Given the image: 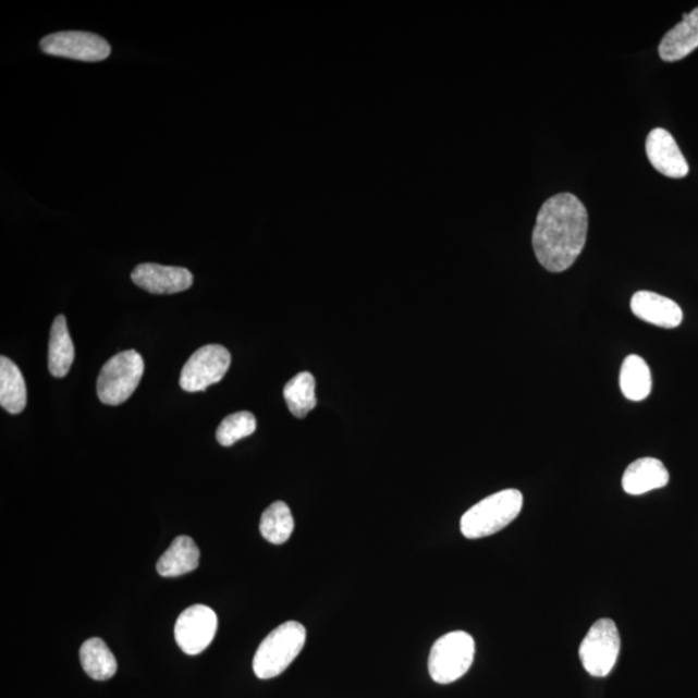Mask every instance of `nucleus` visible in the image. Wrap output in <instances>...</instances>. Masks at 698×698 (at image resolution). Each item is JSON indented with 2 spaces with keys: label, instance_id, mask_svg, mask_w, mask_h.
<instances>
[{
  "label": "nucleus",
  "instance_id": "f257e3e1",
  "mask_svg": "<svg viewBox=\"0 0 698 698\" xmlns=\"http://www.w3.org/2000/svg\"><path fill=\"white\" fill-rule=\"evenodd\" d=\"M589 212L572 193H559L539 209L534 236L536 258L549 272L570 269L586 245Z\"/></svg>",
  "mask_w": 698,
  "mask_h": 698
},
{
  "label": "nucleus",
  "instance_id": "f03ea898",
  "mask_svg": "<svg viewBox=\"0 0 698 698\" xmlns=\"http://www.w3.org/2000/svg\"><path fill=\"white\" fill-rule=\"evenodd\" d=\"M306 640V627L299 622L289 621L274 628L254 656L255 675L265 681L281 675L298 658Z\"/></svg>",
  "mask_w": 698,
  "mask_h": 698
},
{
  "label": "nucleus",
  "instance_id": "7ed1b4c3",
  "mask_svg": "<svg viewBox=\"0 0 698 698\" xmlns=\"http://www.w3.org/2000/svg\"><path fill=\"white\" fill-rule=\"evenodd\" d=\"M522 509L523 494L519 490L506 489L489 495L462 516V535L468 539L495 535L513 523Z\"/></svg>",
  "mask_w": 698,
  "mask_h": 698
},
{
  "label": "nucleus",
  "instance_id": "20e7f679",
  "mask_svg": "<svg viewBox=\"0 0 698 698\" xmlns=\"http://www.w3.org/2000/svg\"><path fill=\"white\" fill-rule=\"evenodd\" d=\"M475 659V640L468 633L453 632L434 641L428 658L433 682L451 684L466 675Z\"/></svg>",
  "mask_w": 698,
  "mask_h": 698
},
{
  "label": "nucleus",
  "instance_id": "39448f33",
  "mask_svg": "<svg viewBox=\"0 0 698 698\" xmlns=\"http://www.w3.org/2000/svg\"><path fill=\"white\" fill-rule=\"evenodd\" d=\"M144 375V359L136 351L130 350L109 358L98 378L99 400L107 405H121L127 401L140 384Z\"/></svg>",
  "mask_w": 698,
  "mask_h": 698
},
{
  "label": "nucleus",
  "instance_id": "423d86ee",
  "mask_svg": "<svg viewBox=\"0 0 698 698\" xmlns=\"http://www.w3.org/2000/svg\"><path fill=\"white\" fill-rule=\"evenodd\" d=\"M621 639L616 624L601 619L593 624L579 647V659L587 673L596 678L610 675L616 665Z\"/></svg>",
  "mask_w": 698,
  "mask_h": 698
},
{
  "label": "nucleus",
  "instance_id": "0eeeda50",
  "mask_svg": "<svg viewBox=\"0 0 698 698\" xmlns=\"http://www.w3.org/2000/svg\"><path fill=\"white\" fill-rule=\"evenodd\" d=\"M230 366L231 354L223 345H204L184 365L180 387L186 392L206 391L224 378Z\"/></svg>",
  "mask_w": 698,
  "mask_h": 698
},
{
  "label": "nucleus",
  "instance_id": "6e6552de",
  "mask_svg": "<svg viewBox=\"0 0 698 698\" xmlns=\"http://www.w3.org/2000/svg\"><path fill=\"white\" fill-rule=\"evenodd\" d=\"M40 48L51 57L86 62L106 60L112 47L98 34L87 32L53 33L40 40Z\"/></svg>",
  "mask_w": 698,
  "mask_h": 698
},
{
  "label": "nucleus",
  "instance_id": "1a4fd4ad",
  "mask_svg": "<svg viewBox=\"0 0 698 698\" xmlns=\"http://www.w3.org/2000/svg\"><path fill=\"white\" fill-rule=\"evenodd\" d=\"M217 630V613L207 605H192L176 621L175 640L184 653L196 656L211 645Z\"/></svg>",
  "mask_w": 698,
  "mask_h": 698
},
{
  "label": "nucleus",
  "instance_id": "9d476101",
  "mask_svg": "<svg viewBox=\"0 0 698 698\" xmlns=\"http://www.w3.org/2000/svg\"><path fill=\"white\" fill-rule=\"evenodd\" d=\"M136 286L150 294L170 295L185 292L193 285V274L183 267H166L155 262L137 266L131 274Z\"/></svg>",
  "mask_w": 698,
  "mask_h": 698
},
{
  "label": "nucleus",
  "instance_id": "9b49d317",
  "mask_svg": "<svg viewBox=\"0 0 698 698\" xmlns=\"http://www.w3.org/2000/svg\"><path fill=\"white\" fill-rule=\"evenodd\" d=\"M646 151L649 162L660 174L673 179L686 177L689 166L679 145L665 128H654L647 136Z\"/></svg>",
  "mask_w": 698,
  "mask_h": 698
},
{
  "label": "nucleus",
  "instance_id": "f8f14e48",
  "mask_svg": "<svg viewBox=\"0 0 698 698\" xmlns=\"http://www.w3.org/2000/svg\"><path fill=\"white\" fill-rule=\"evenodd\" d=\"M630 306L638 319L656 327L674 329L683 321V310L678 303L646 290L633 295Z\"/></svg>",
  "mask_w": 698,
  "mask_h": 698
},
{
  "label": "nucleus",
  "instance_id": "ddd939ff",
  "mask_svg": "<svg viewBox=\"0 0 698 698\" xmlns=\"http://www.w3.org/2000/svg\"><path fill=\"white\" fill-rule=\"evenodd\" d=\"M670 475L663 463L656 458H640L626 468L622 488L630 495H641L668 486Z\"/></svg>",
  "mask_w": 698,
  "mask_h": 698
},
{
  "label": "nucleus",
  "instance_id": "4468645a",
  "mask_svg": "<svg viewBox=\"0 0 698 698\" xmlns=\"http://www.w3.org/2000/svg\"><path fill=\"white\" fill-rule=\"evenodd\" d=\"M698 48V7L684 15L679 24L662 38L659 53L663 61L675 62L687 58Z\"/></svg>",
  "mask_w": 698,
  "mask_h": 698
},
{
  "label": "nucleus",
  "instance_id": "2eb2a0df",
  "mask_svg": "<svg viewBox=\"0 0 698 698\" xmlns=\"http://www.w3.org/2000/svg\"><path fill=\"white\" fill-rule=\"evenodd\" d=\"M199 549L188 536H179L158 560L157 572L162 577H179L195 571L199 564Z\"/></svg>",
  "mask_w": 698,
  "mask_h": 698
},
{
  "label": "nucleus",
  "instance_id": "dca6fc26",
  "mask_svg": "<svg viewBox=\"0 0 698 698\" xmlns=\"http://www.w3.org/2000/svg\"><path fill=\"white\" fill-rule=\"evenodd\" d=\"M74 363V344L64 316L54 319L48 348V369L54 378H64Z\"/></svg>",
  "mask_w": 698,
  "mask_h": 698
},
{
  "label": "nucleus",
  "instance_id": "f3484780",
  "mask_svg": "<svg viewBox=\"0 0 698 698\" xmlns=\"http://www.w3.org/2000/svg\"><path fill=\"white\" fill-rule=\"evenodd\" d=\"M27 392L23 372L9 357H0V405L11 414L26 407Z\"/></svg>",
  "mask_w": 698,
  "mask_h": 698
},
{
  "label": "nucleus",
  "instance_id": "a211bd4d",
  "mask_svg": "<svg viewBox=\"0 0 698 698\" xmlns=\"http://www.w3.org/2000/svg\"><path fill=\"white\" fill-rule=\"evenodd\" d=\"M79 659L83 670L94 681L113 678L119 668L114 654L100 638H91L83 642Z\"/></svg>",
  "mask_w": 698,
  "mask_h": 698
},
{
  "label": "nucleus",
  "instance_id": "6ab92c4d",
  "mask_svg": "<svg viewBox=\"0 0 698 698\" xmlns=\"http://www.w3.org/2000/svg\"><path fill=\"white\" fill-rule=\"evenodd\" d=\"M620 387L632 401L646 400L652 392V372L645 358L630 355L625 358L620 372Z\"/></svg>",
  "mask_w": 698,
  "mask_h": 698
},
{
  "label": "nucleus",
  "instance_id": "aec40b11",
  "mask_svg": "<svg viewBox=\"0 0 698 698\" xmlns=\"http://www.w3.org/2000/svg\"><path fill=\"white\" fill-rule=\"evenodd\" d=\"M289 411L296 418L307 417L317 405L316 380L308 371L299 372L283 389Z\"/></svg>",
  "mask_w": 698,
  "mask_h": 698
},
{
  "label": "nucleus",
  "instance_id": "412c9836",
  "mask_svg": "<svg viewBox=\"0 0 698 698\" xmlns=\"http://www.w3.org/2000/svg\"><path fill=\"white\" fill-rule=\"evenodd\" d=\"M294 517L285 502H274L261 515L260 534L268 542L282 544L294 531Z\"/></svg>",
  "mask_w": 698,
  "mask_h": 698
},
{
  "label": "nucleus",
  "instance_id": "4be33fe9",
  "mask_svg": "<svg viewBox=\"0 0 698 698\" xmlns=\"http://www.w3.org/2000/svg\"><path fill=\"white\" fill-rule=\"evenodd\" d=\"M257 430V418L250 412L231 414L221 421L217 430L220 445L232 446L241 439L250 437Z\"/></svg>",
  "mask_w": 698,
  "mask_h": 698
}]
</instances>
